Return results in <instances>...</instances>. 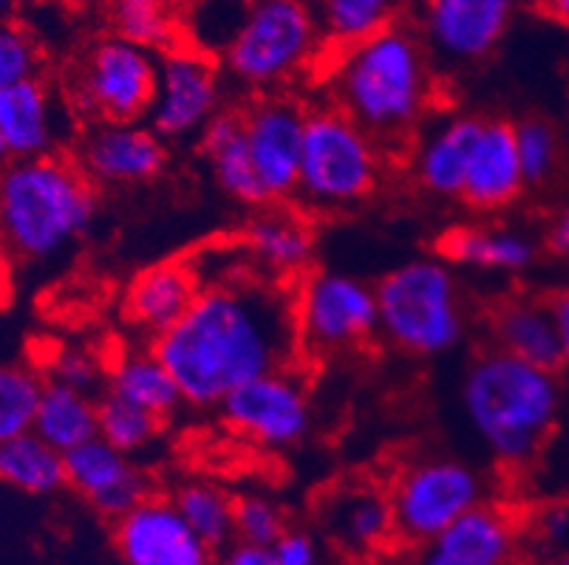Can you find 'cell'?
<instances>
[{"instance_id": "6da1fadb", "label": "cell", "mask_w": 569, "mask_h": 565, "mask_svg": "<svg viewBox=\"0 0 569 565\" xmlns=\"http://www.w3.org/2000/svg\"><path fill=\"white\" fill-rule=\"evenodd\" d=\"M153 351L184 404L219 407L247 382L289 367L298 351L292 294L247 272L207 280L193 309L153 340Z\"/></svg>"}, {"instance_id": "7a4b0ae2", "label": "cell", "mask_w": 569, "mask_h": 565, "mask_svg": "<svg viewBox=\"0 0 569 565\" xmlns=\"http://www.w3.org/2000/svg\"><path fill=\"white\" fill-rule=\"evenodd\" d=\"M329 93L332 105L382 148H397L422 128L437 102L431 51L422 34L391 23L363 43L338 49Z\"/></svg>"}, {"instance_id": "3957f363", "label": "cell", "mask_w": 569, "mask_h": 565, "mask_svg": "<svg viewBox=\"0 0 569 565\" xmlns=\"http://www.w3.org/2000/svg\"><path fill=\"white\" fill-rule=\"evenodd\" d=\"M100 215V186L71 155L12 162L0 175V232L12 261L49 263L91 232Z\"/></svg>"}, {"instance_id": "277c9868", "label": "cell", "mask_w": 569, "mask_h": 565, "mask_svg": "<svg viewBox=\"0 0 569 565\" xmlns=\"http://www.w3.org/2000/svg\"><path fill=\"white\" fill-rule=\"evenodd\" d=\"M556 371L490 349L462 376V411L476 438L499 464L525 466L556 433L561 418Z\"/></svg>"}, {"instance_id": "5b68a950", "label": "cell", "mask_w": 569, "mask_h": 565, "mask_svg": "<svg viewBox=\"0 0 569 565\" xmlns=\"http://www.w3.org/2000/svg\"><path fill=\"white\" fill-rule=\"evenodd\" d=\"M377 334L411 356H439L465 334V300L442 258L400 263L377 283Z\"/></svg>"}, {"instance_id": "8992f818", "label": "cell", "mask_w": 569, "mask_h": 565, "mask_svg": "<svg viewBox=\"0 0 569 565\" xmlns=\"http://www.w3.org/2000/svg\"><path fill=\"white\" fill-rule=\"evenodd\" d=\"M386 148L335 105L307 111L298 199L315 210H349L382 179Z\"/></svg>"}, {"instance_id": "52a82bcc", "label": "cell", "mask_w": 569, "mask_h": 565, "mask_svg": "<svg viewBox=\"0 0 569 565\" xmlns=\"http://www.w3.org/2000/svg\"><path fill=\"white\" fill-rule=\"evenodd\" d=\"M320 46L323 31L307 0H252L224 46V69L241 85L272 91L303 74Z\"/></svg>"}, {"instance_id": "ba28073f", "label": "cell", "mask_w": 569, "mask_h": 565, "mask_svg": "<svg viewBox=\"0 0 569 565\" xmlns=\"http://www.w3.org/2000/svg\"><path fill=\"white\" fill-rule=\"evenodd\" d=\"M292 305L298 349L312 356L351 354L377 336L375 286L351 274H307Z\"/></svg>"}, {"instance_id": "9c48e42d", "label": "cell", "mask_w": 569, "mask_h": 565, "mask_svg": "<svg viewBox=\"0 0 569 565\" xmlns=\"http://www.w3.org/2000/svg\"><path fill=\"white\" fill-rule=\"evenodd\" d=\"M397 541L426 546L445 528L485 504V481L457 458H422L402 470L388 492Z\"/></svg>"}, {"instance_id": "30bf717a", "label": "cell", "mask_w": 569, "mask_h": 565, "mask_svg": "<svg viewBox=\"0 0 569 565\" xmlns=\"http://www.w3.org/2000/svg\"><path fill=\"white\" fill-rule=\"evenodd\" d=\"M159 57L108 34L77 65L74 100L94 122H142L157 93Z\"/></svg>"}, {"instance_id": "8fae6325", "label": "cell", "mask_w": 569, "mask_h": 565, "mask_svg": "<svg viewBox=\"0 0 569 565\" xmlns=\"http://www.w3.org/2000/svg\"><path fill=\"white\" fill-rule=\"evenodd\" d=\"M221 418L238 435L269 450H287L312 427V398L289 367L263 373L219 404Z\"/></svg>"}, {"instance_id": "7c38bea8", "label": "cell", "mask_w": 569, "mask_h": 565, "mask_svg": "<svg viewBox=\"0 0 569 565\" xmlns=\"http://www.w3.org/2000/svg\"><path fill=\"white\" fill-rule=\"evenodd\" d=\"M221 113V74L199 49L176 46L159 54L157 93L148 119L162 139H199Z\"/></svg>"}, {"instance_id": "4fadbf2b", "label": "cell", "mask_w": 569, "mask_h": 565, "mask_svg": "<svg viewBox=\"0 0 569 565\" xmlns=\"http://www.w3.org/2000/svg\"><path fill=\"white\" fill-rule=\"evenodd\" d=\"M247 148L269 204L298 195L307 108L283 93H263L241 111Z\"/></svg>"}, {"instance_id": "5bb4252c", "label": "cell", "mask_w": 569, "mask_h": 565, "mask_svg": "<svg viewBox=\"0 0 569 565\" xmlns=\"http://www.w3.org/2000/svg\"><path fill=\"white\" fill-rule=\"evenodd\" d=\"M74 162L97 186L151 184L168 168V144L142 122H97L82 133Z\"/></svg>"}, {"instance_id": "9a60e30c", "label": "cell", "mask_w": 569, "mask_h": 565, "mask_svg": "<svg viewBox=\"0 0 569 565\" xmlns=\"http://www.w3.org/2000/svg\"><path fill=\"white\" fill-rule=\"evenodd\" d=\"M122 565H213V548L182 521L170 497L148 495L113 521Z\"/></svg>"}, {"instance_id": "2e32d148", "label": "cell", "mask_w": 569, "mask_h": 565, "mask_svg": "<svg viewBox=\"0 0 569 565\" xmlns=\"http://www.w3.org/2000/svg\"><path fill=\"white\" fill-rule=\"evenodd\" d=\"M513 12L516 0H422V40L431 54L468 65L501 43Z\"/></svg>"}, {"instance_id": "e0dca14e", "label": "cell", "mask_w": 569, "mask_h": 565, "mask_svg": "<svg viewBox=\"0 0 569 565\" xmlns=\"http://www.w3.org/2000/svg\"><path fill=\"white\" fill-rule=\"evenodd\" d=\"M66 486L86 497L100 515L119 521L139 506L148 492V475L133 455L119 453L97 435L66 453Z\"/></svg>"}, {"instance_id": "ac0fdd59", "label": "cell", "mask_w": 569, "mask_h": 565, "mask_svg": "<svg viewBox=\"0 0 569 565\" xmlns=\"http://www.w3.org/2000/svg\"><path fill=\"white\" fill-rule=\"evenodd\" d=\"M66 137V108L40 77L0 88V139L12 162L54 155Z\"/></svg>"}, {"instance_id": "d6986e66", "label": "cell", "mask_w": 569, "mask_h": 565, "mask_svg": "<svg viewBox=\"0 0 569 565\" xmlns=\"http://www.w3.org/2000/svg\"><path fill=\"white\" fill-rule=\"evenodd\" d=\"M519 526L496 504H479L422 546L419 565H516Z\"/></svg>"}, {"instance_id": "ffe728a7", "label": "cell", "mask_w": 569, "mask_h": 565, "mask_svg": "<svg viewBox=\"0 0 569 565\" xmlns=\"http://www.w3.org/2000/svg\"><path fill=\"white\" fill-rule=\"evenodd\" d=\"M204 289L199 266L188 261H162L142 269L128 283L126 317L142 334L159 336L173 329L193 309L196 297Z\"/></svg>"}, {"instance_id": "44dd1931", "label": "cell", "mask_w": 569, "mask_h": 565, "mask_svg": "<svg viewBox=\"0 0 569 565\" xmlns=\"http://www.w3.org/2000/svg\"><path fill=\"white\" fill-rule=\"evenodd\" d=\"M527 186L521 173L516 128L501 119H485L468 159L459 199L479 212H499L513 204Z\"/></svg>"}, {"instance_id": "7402d4cb", "label": "cell", "mask_w": 569, "mask_h": 565, "mask_svg": "<svg viewBox=\"0 0 569 565\" xmlns=\"http://www.w3.org/2000/svg\"><path fill=\"white\" fill-rule=\"evenodd\" d=\"M320 517L329 537L355 557H371L397 541L391 501L386 492L371 484H349L332 490L326 495Z\"/></svg>"}, {"instance_id": "603a6c76", "label": "cell", "mask_w": 569, "mask_h": 565, "mask_svg": "<svg viewBox=\"0 0 569 565\" xmlns=\"http://www.w3.org/2000/svg\"><path fill=\"white\" fill-rule=\"evenodd\" d=\"M485 119L453 113L439 119L417 139L411 153V175L437 199H459L468 173V159Z\"/></svg>"}, {"instance_id": "cb8c5ba5", "label": "cell", "mask_w": 569, "mask_h": 565, "mask_svg": "<svg viewBox=\"0 0 569 565\" xmlns=\"http://www.w3.org/2000/svg\"><path fill=\"white\" fill-rule=\"evenodd\" d=\"M241 246L263 269V274L289 278L312 263L315 235L303 215L283 204H267L247 221Z\"/></svg>"}, {"instance_id": "d4e9b609", "label": "cell", "mask_w": 569, "mask_h": 565, "mask_svg": "<svg viewBox=\"0 0 569 565\" xmlns=\"http://www.w3.org/2000/svg\"><path fill=\"white\" fill-rule=\"evenodd\" d=\"M437 249L448 266L493 274H519L536 261V241L516 226H453L439 238Z\"/></svg>"}, {"instance_id": "484cf974", "label": "cell", "mask_w": 569, "mask_h": 565, "mask_svg": "<svg viewBox=\"0 0 569 565\" xmlns=\"http://www.w3.org/2000/svg\"><path fill=\"white\" fill-rule=\"evenodd\" d=\"M199 148L216 184L221 186V193L247 206L269 204L261 181L256 175V168H252L241 113L221 111L199 137Z\"/></svg>"}, {"instance_id": "4316f807", "label": "cell", "mask_w": 569, "mask_h": 565, "mask_svg": "<svg viewBox=\"0 0 569 565\" xmlns=\"http://www.w3.org/2000/svg\"><path fill=\"white\" fill-rule=\"evenodd\" d=\"M490 331H493L496 349L516 360L547 367V371H558L563 365L561 342H558V331L547 303L525 297L507 300L493 311Z\"/></svg>"}, {"instance_id": "83f0119b", "label": "cell", "mask_w": 569, "mask_h": 565, "mask_svg": "<svg viewBox=\"0 0 569 565\" xmlns=\"http://www.w3.org/2000/svg\"><path fill=\"white\" fill-rule=\"evenodd\" d=\"M106 393L126 398L133 407H142L144 413L157 416L159 422L173 416L184 404L182 391L159 360L153 345L148 349H128L108 362Z\"/></svg>"}, {"instance_id": "f1b7e54d", "label": "cell", "mask_w": 569, "mask_h": 565, "mask_svg": "<svg viewBox=\"0 0 569 565\" xmlns=\"http://www.w3.org/2000/svg\"><path fill=\"white\" fill-rule=\"evenodd\" d=\"M32 433L63 455L82 447L97 438V398L46 380Z\"/></svg>"}, {"instance_id": "f546056e", "label": "cell", "mask_w": 569, "mask_h": 565, "mask_svg": "<svg viewBox=\"0 0 569 565\" xmlns=\"http://www.w3.org/2000/svg\"><path fill=\"white\" fill-rule=\"evenodd\" d=\"M113 34L133 46L164 54L179 46L184 26V0H111Z\"/></svg>"}, {"instance_id": "4dcf8cb0", "label": "cell", "mask_w": 569, "mask_h": 565, "mask_svg": "<svg viewBox=\"0 0 569 565\" xmlns=\"http://www.w3.org/2000/svg\"><path fill=\"white\" fill-rule=\"evenodd\" d=\"M0 484L26 495H54L66 486V455L38 433H23L0 444Z\"/></svg>"}, {"instance_id": "1f68e13d", "label": "cell", "mask_w": 569, "mask_h": 565, "mask_svg": "<svg viewBox=\"0 0 569 565\" xmlns=\"http://www.w3.org/2000/svg\"><path fill=\"white\" fill-rule=\"evenodd\" d=\"M182 521L213 548L230 546L236 537V501L210 481H188L170 497Z\"/></svg>"}, {"instance_id": "d6a6232c", "label": "cell", "mask_w": 569, "mask_h": 565, "mask_svg": "<svg viewBox=\"0 0 569 565\" xmlns=\"http://www.w3.org/2000/svg\"><path fill=\"white\" fill-rule=\"evenodd\" d=\"M318 23L323 40L349 49L395 23V0H320Z\"/></svg>"}, {"instance_id": "836d02e7", "label": "cell", "mask_w": 569, "mask_h": 565, "mask_svg": "<svg viewBox=\"0 0 569 565\" xmlns=\"http://www.w3.org/2000/svg\"><path fill=\"white\" fill-rule=\"evenodd\" d=\"M46 380L20 362H0V444L32 433Z\"/></svg>"}, {"instance_id": "e575fe53", "label": "cell", "mask_w": 569, "mask_h": 565, "mask_svg": "<svg viewBox=\"0 0 569 565\" xmlns=\"http://www.w3.org/2000/svg\"><path fill=\"white\" fill-rule=\"evenodd\" d=\"M159 424L162 422L157 416L144 413L142 407H133L126 398L111 396V393L97 402V435L113 450L133 455V458L157 442Z\"/></svg>"}, {"instance_id": "d590c367", "label": "cell", "mask_w": 569, "mask_h": 565, "mask_svg": "<svg viewBox=\"0 0 569 565\" xmlns=\"http://www.w3.org/2000/svg\"><path fill=\"white\" fill-rule=\"evenodd\" d=\"M513 128L525 181L527 184H545L556 173L558 155H561V144H558L552 124H547L545 119H525Z\"/></svg>"}, {"instance_id": "8d00e7d4", "label": "cell", "mask_w": 569, "mask_h": 565, "mask_svg": "<svg viewBox=\"0 0 569 565\" xmlns=\"http://www.w3.org/2000/svg\"><path fill=\"white\" fill-rule=\"evenodd\" d=\"M287 532L281 506L267 495H244L236 501V543L272 548Z\"/></svg>"}, {"instance_id": "74e56055", "label": "cell", "mask_w": 569, "mask_h": 565, "mask_svg": "<svg viewBox=\"0 0 569 565\" xmlns=\"http://www.w3.org/2000/svg\"><path fill=\"white\" fill-rule=\"evenodd\" d=\"M108 380V362L82 345H63L49 356V382L94 396Z\"/></svg>"}, {"instance_id": "f35d334b", "label": "cell", "mask_w": 569, "mask_h": 565, "mask_svg": "<svg viewBox=\"0 0 569 565\" xmlns=\"http://www.w3.org/2000/svg\"><path fill=\"white\" fill-rule=\"evenodd\" d=\"M43 54L38 40L18 23L0 20V88L32 80L40 74Z\"/></svg>"}, {"instance_id": "ab89813d", "label": "cell", "mask_w": 569, "mask_h": 565, "mask_svg": "<svg viewBox=\"0 0 569 565\" xmlns=\"http://www.w3.org/2000/svg\"><path fill=\"white\" fill-rule=\"evenodd\" d=\"M278 565H318V543L303 528H287L272 546Z\"/></svg>"}, {"instance_id": "60d3db41", "label": "cell", "mask_w": 569, "mask_h": 565, "mask_svg": "<svg viewBox=\"0 0 569 565\" xmlns=\"http://www.w3.org/2000/svg\"><path fill=\"white\" fill-rule=\"evenodd\" d=\"M538 535L550 543H563L569 537V509L567 506H550L538 517Z\"/></svg>"}, {"instance_id": "b9f144b4", "label": "cell", "mask_w": 569, "mask_h": 565, "mask_svg": "<svg viewBox=\"0 0 569 565\" xmlns=\"http://www.w3.org/2000/svg\"><path fill=\"white\" fill-rule=\"evenodd\" d=\"M221 565H278L272 557V548L247 546V543H232L221 557Z\"/></svg>"}, {"instance_id": "7bdbcfd3", "label": "cell", "mask_w": 569, "mask_h": 565, "mask_svg": "<svg viewBox=\"0 0 569 565\" xmlns=\"http://www.w3.org/2000/svg\"><path fill=\"white\" fill-rule=\"evenodd\" d=\"M547 305H550L552 323H556L558 342H561V351H563V365H567L569 362V289L567 292H558Z\"/></svg>"}, {"instance_id": "ee69618b", "label": "cell", "mask_w": 569, "mask_h": 565, "mask_svg": "<svg viewBox=\"0 0 569 565\" xmlns=\"http://www.w3.org/2000/svg\"><path fill=\"white\" fill-rule=\"evenodd\" d=\"M547 246L556 255L569 258V210H561L550 221V230H547Z\"/></svg>"}, {"instance_id": "f6af8a7d", "label": "cell", "mask_w": 569, "mask_h": 565, "mask_svg": "<svg viewBox=\"0 0 569 565\" xmlns=\"http://www.w3.org/2000/svg\"><path fill=\"white\" fill-rule=\"evenodd\" d=\"M547 14L558 23L569 26V0H547Z\"/></svg>"}, {"instance_id": "bcb514c9", "label": "cell", "mask_w": 569, "mask_h": 565, "mask_svg": "<svg viewBox=\"0 0 569 565\" xmlns=\"http://www.w3.org/2000/svg\"><path fill=\"white\" fill-rule=\"evenodd\" d=\"M9 261H12V255H9L7 249V241H3V232H0V292L7 289V274H9Z\"/></svg>"}, {"instance_id": "7dc6e473", "label": "cell", "mask_w": 569, "mask_h": 565, "mask_svg": "<svg viewBox=\"0 0 569 565\" xmlns=\"http://www.w3.org/2000/svg\"><path fill=\"white\" fill-rule=\"evenodd\" d=\"M71 9H97V7H108L111 0H66Z\"/></svg>"}, {"instance_id": "c3c4849f", "label": "cell", "mask_w": 569, "mask_h": 565, "mask_svg": "<svg viewBox=\"0 0 569 565\" xmlns=\"http://www.w3.org/2000/svg\"><path fill=\"white\" fill-rule=\"evenodd\" d=\"M12 164V155H9L7 144H3V139H0V175L7 173V168Z\"/></svg>"}, {"instance_id": "681fc988", "label": "cell", "mask_w": 569, "mask_h": 565, "mask_svg": "<svg viewBox=\"0 0 569 565\" xmlns=\"http://www.w3.org/2000/svg\"><path fill=\"white\" fill-rule=\"evenodd\" d=\"M12 7H14V0H0V20L7 18L9 9H12Z\"/></svg>"}, {"instance_id": "f907efd6", "label": "cell", "mask_w": 569, "mask_h": 565, "mask_svg": "<svg viewBox=\"0 0 569 565\" xmlns=\"http://www.w3.org/2000/svg\"><path fill=\"white\" fill-rule=\"evenodd\" d=\"M552 565H569V554H563V557H558Z\"/></svg>"}, {"instance_id": "816d5d0a", "label": "cell", "mask_w": 569, "mask_h": 565, "mask_svg": "<svg viewBox=\"0 0 569 565\" xmlns=\"http://www.w3.org/2000/svg\"><path fill=\"white\" fill-rule=\"evenodd\" d=\"M23 3H46V0H23Z\"/></svg>"}]
</instances>
